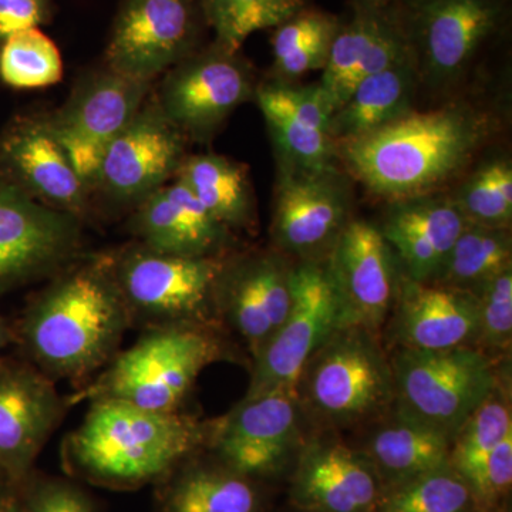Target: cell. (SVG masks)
Wrapping results in <instances>:
<instances>
[{
  "mask_svg": "<svg viewBox=\"0 0 512 512\" xmlns=\"http://www.w3.org/2000/svg\"><path fill=\"white\" fill-rule=\"evenodd\" d=\"M130 328L107 252L80 254L30 299L16 339L53 382L82 383L109 365Z\"/></svg>",
  "mask_w": 512,
  "mask_h": 512,
  "instance_id": "6da1fadb",
  "label": "cell"
},
{
  "mask_svg": "<svg viewBox=\"0 0 512 512\" xmlns=\"http://www.w3.org/2000/svg\"><path fill=\"white\" fill-rule=\"evenodd\" d=\"M487 117L464 106L410 111L373 133L339 144L353 177L390 201L427 195L473 158L488 136Z\"/></svg>",
  "mask_w": 512,
  "mask_h": 512,
  "instance_id": "7a4b0ae2",
  "label": "cell"
},
{
  "mask_svg": "<svg viewBox=\"0 0 512 512\" xmlns=\"http://www.w3.org/2000/svg\"><path fill=\"white\" fill-rule=\"evenodd\" d=\"M208 423L181 412L93 400L64 443V457L90 483L134 488L164 480L207 440Z\"/></svg>",
  "mask_w": 512,
  "mask_h": 512,
  "instance_id": "3957f363",
  "label": "cell"
},
{
  "mask_svg": "<svg viewBox=\"0 0 512 512\" xmlns=\"http://www.w3.org/2000/svg\"><path fill=\"white\" fill-rule=\"evenodd\" d=\"M143 330L131 348L117 353L96 379L66 399L67 404L121 400L153 412H181L202 370L227 355L212 326Z\"/></svg>",
  "mask_w": 512,
  "mask_h": 512,
  "instance_id": "277c9868",
  "label": "cell"
},
{
  "mask_svg": "<svg viewBox=\"0 0 512 512\" xmlns=\"http://www.w3.org/2000/svg\"><path fill=\"white\" fill-rule=\"evenodd\" d=\"M131 326H212L220 258L163 254L133 241L107 252Z\"/></svg>",
  "mask_w": 512,
  "mask_h": 512,
  "instance_id": "5b68a950",
  "label": "cell"
},
{
  "mask_svg": "<svg viewBox=\"0 0 512 512\" xmlns=\"http://www.w3.org/2000/svg\"><path fill=\"white\" fill-rule=\"evenodd\" d=\"M399 412L429 424L453 441L497 384L493 362L483 350L402 349L392 363Z\"/></svg>",
  "mask_w": 512,
  "mask_h": 512,
  "instance_id": "8992f818",
  "label": "cell"
},
{
  "mask_svg": "<svg viewBox=\"0 0 512 512\" xmlns=\"http://www.w3.org/2000/svg\"><path fill=\"white\" fill-rule=\"evenodd\" d=\"M345 328L342 302L326 264L305 261L292 269V306L281 328L254 359L245 396L295 389L312 356Z\"/></svg>",
  "mask_w": 512,
  "mask_h": 512,
  "instance_id": "52a82bcc",
  "label": "cell"
},
{
  "mask_svg": "<svg viewBox=\"0 0 512 512\" xmlns=\"http://www.w3.org/2000/svg\"><path fill=\"white\" fill-rule=\"evenodd\" d=\"M83 222L0 171V295L49 279L83 254Z\"/></svg>",
  "mask_w": 512,
  "mask_h": 512,
  "instance_id": "ba28073f",
  "label": "cell"
},
{
  "mask_svg": "<svg viewBox=\"0 0 512 512\" xmlns=\"http://www.w3.org/2000/svg\"><path fill=\"white\" fill-rule=\"evenodd\" d=\"M151 93L153 84L130 79L106 66L82 77L66 103L49 113L53 133L90 192L96 187L104 151Z\"/></svg>",
  "mask_w": 512,
  "mask_h": 512,
  "instance_id": "9c48e42d",
  "label": "cell"
},
{
  "mask_svg": "<svg viewBox=\"0 0 512 512\" xmlns=\"http://www.w3.org/2000/svg\"><path fill=\"white\" fill-rule=\"evenodd\" d=\"M303 375L309 402L336 421L372 416L394 396L392 365L365 329L338 330L312 356Z\"/></svg>",
  "mask_w": 512,
  "mask_h": 512,
  "instance_id": "30bf717a",
  "label": "cell"
},
{
  "mask_svg": "<svg viewBox=\"0 0 512 512\" xmlns=\"http://www.w3.org/2000/svg\"><path fill=\"white\" fill-rule=\"evenodd\" d=\"M255 90L247 62L214 45L168 70L153 99L185 138L207 140Z\"/></svg>",
  "mask_w": 512,
  "mask_h": 512,
  "instance_id": "8fae6325",
  "label": "cell"
},
{
  "mask_svg": "<svg viewBox=\"0 0 512 512\" xmlns=\"http://www.w3.org/2000/svg\"><path fill=\"white\" fill-rule=\"evenodd\" d=\"M187 138L165 119L153 93L134 119L104 151L93 192L114 207L133 210L174 180L183 164Z\"/></svg>",
  "mask_w": 512,
  "mask_h": 512,
  "instance_id": "7c38bea8",
  "label": "cell"
},
{
  "mask_svg": "<svg viewBox=\"0 0 512 512\" xmlns=\"http://www.w3.org/2000/svg\"><path fill=\"white\" fill-rule=\"evenodd\" d=\"M298 393L276 389L245 396L224 417L208 423L205 446L218 463L256 478L284 466L299 436Z\"/></svg>",
  "mask_w": 512,
  "mask_h": 512,
  "instance_id": "4fadbf2b",
  "label": "cell"
},
{
  "mask_svg": "<svg viewBox=\"0 0 512 512\" xmlns=\"http://www.w3.org/2000/svg\"><path fill=\"white\" fill-rule=\"evenodd\" d=\"M191 0H126L111 32L106 66L153 84L197 47Z\"/></svg>",
  "mask_w": 512,
  "mask_h": 512,
  "instance_id": "5bb4252c",
  "label": "cell"
},
{
  "mask_svg": "<svg viewBox=\"0 0 512 512\" xmlns=\"http://www.w3.org/2000/svg\"><path fill=\"white\" fill-rule=\"evenodd\" d=\"M69 409L56 383L28 360L0 356V471L20 487Z\"/></svg>",
  "mask_w": 512,
  "mask_h": 512,
  "instance_id": "9a60e30c",
  "label": "cell"
},
{
  "mask_svg": "<svg viewBox=\"0 0 512 512\" xmlns=\"http://www.w3.org/2000/svg\"><path fill=\"white\" fill-rule=\"evenodd\" d=\"M292 269L278 252H254L222 262L215 284V315L245 340L252 359L288 316Z\"/></svg>",
  "mask_w": 512,
  "mask_h": 512,
  "instance_id": "2e32d148",
  "label": "cell"
},
{
  "mask_svg": "<svg viewBox=\"0 0 512 512\" xmlns=\"http://www.w3.org/2000/svg\"><path fill=\"white\" fill-rule=\"evenodd\" d=\"M397 258L382 229L349 221L329 252L328 271L342 302L345 328L375 332L399 295Z\"/></svg>",
  "mask_w": 512,
  "mask_h": 512,
  "instance_id": "e0dca14e",
  "label": "cell"
},
{
  "mask_svg": "<svg viewBox=\"0 0 512 512\" xmlns=\"http://www.w3.org/2000/svg\"><path fill=\"white\" fill-rule=\"evenodd\" d=\"M352 10L333 40L319 83L333 113L363 79L414 55L406 8L353 0Z\"/></svg>",
  "mask_w": 512,
  "mask_h": 512,
  "instance_id": "ac0fdd59",
  "label": "cell"
},
{
  "mask_svg": "<svg viewBox=\"0 0 512 512\" xmlns=\"http://www.w3.org/2000/svg\"><path fill=\"white\" fill-rule=\"evenodd\" d=\"M0 171L47 207L82 221L87 217L92 192L73 170L49 113L28 111L6 123L0 131Z\"/></svg>",
  "mask_w": 512,
  "mask_h": 512,
  "instance_id": "d6986e66",
  "label": "cell"
},
{
  "mask_svg": "<svg viewBox=\"0 0 512 512\" xmlns=\"http://www.w3.org/2000/svg\"><path fill=\"white\" fill-rule=\"evenodd\" d=\"M414 56L424 73L450 79L500 30L504 0H426L406 8Z\"/></svg>",
  "mask_w": 512,
  "mask_h": 512,
  "instance_id": "ffe728a7",
  "label": "cell"
},
{
  "mask_svg": "<svg viewBox=\"0 0 512 512\" xmlns=\"http://www.w3.org/2000/svg\"><path fill=\"white\" fill-rule=\"evenodd\" d=\"M346 192L336 170L311 173L284 165L272 224L276 245L306 261L330 251L349 222Z\"/></svg>",
  "mask_w": 512,
  "mask_h": 512,
  "instance_id": "44dd1931",
  "label": "cell"
},
{
  "mask_svg": "<svg viewBox=\"0 0 512 512\" xmlns=\"http://www.w3.org/2000/svg\"><path fill=\"white\" fill-rule=\"evenodd\" d=\"M128 231L134 241L163 252L195 258H220L231 242V229L222 225L174 178L131 210Z\"/></svg>",
  "mask_w": 512,
  "mask_h": 512,
  "instance_id": "7402d4cb",
  "label": "cell"
},
{
  "mask_svg": "<svg viewBox=\"0 0 512 512\" xmlns=\"http://www.w3.org/2000/svg\"><path fill=\"white\" fill-rule=\"evenodd\" d=\"M379 478L367 456L335 441H313L299 458L292 500L309 512H375Z\"/></svg>",
  "mask_w": 512,
  "mask_h": 512,
  "instance_id": "603a6c76",
  "label": "cell"
},
{
  "mask_svg": "<svg viewBox=\"0 0 512 512\" xmlns=\"http://www.w3.org/2000/svg\"><path fill=\"white\" fill-rule=\"evenodd\" d=\"M254 97L285 165L311 173L335 170L336 144L329 136L333 113L318 84H264Z\"/></svg>",
  "mask_w": 512,
  "mask_h": 512,
  "instance_id": "cb8c5ba5",
  "label": "cell"
},
{
  "mask_svg": "<svg viewBox=\"0 0 512 512\" xmlns=\"http://www.w3.org/2000/svg\"><path fill=\"white\" fill-rule=\"evenodd\" d=\"M467 224L453 198L427 194L394 201L382 232L407 279L431 282Z\"/></svg>",
  "mask_w": 512,
  "mask_h": 512,
  "instance_id": "d4e9b609",
  "label": "cell"
},
{
  "mask_svg": "<svg viewBox=\"0 0 512 512\" xmlns=\"http://www.w3.org/2000/svg\"><path fill=\"white\" fill-rule=\"evenodd\" d=\"M394 306L402 349L446 350L476 343L478 302L474 293L406 279L400 282Z\"/></svg>",
  "mask_w": 512,
  "mask_h": 512,
  "instance_id": "484cf974",
  "label": "cell"
},
{
  "mask_svg": "<svg viewBox=\"0 0 512 512\" xmlns=\"http://www.w3.org/2000/svg\"><path fill=\"white\" fill-rule=\"evenodd\" d=\"M417 69L413 55L363 79L343 106L333 113L330 138L339 144L346 143L410 113Z\"/></svg>",
  "mask_w": 512,
  "mask_h": 512,
  "instance_id": "4316f807",
  "label": "cell"
},
{
  "mask_svg": "<svg viewBox=\"0 0 512 512\" xmlns=\"http://www.w3.org/2000/svg\"><path fill=\"white\" fill-rule=\"evenodd\" d=\"M190 458L161 480V512H258L259 495L251 478L220 463L211 466Z\"/></svg>",
  "mask_w": 512,
  "mask_h": 512,
  "instance_id": "83f0119b",
  "label": "cell"
},
{
  "mask_svg": "<svg viewBox=\"0 0 512 512\" xmlns=\"http://www.w3.org/2000/svg\"><path fill=\"white\" fill-rule=\"evenodd\" d=\"M450 437L402 412L377 431L369 444L370 463L393 485L450 464Z\"/></svg>",
  "mask_w": 512,
  "mask_h": 512,
  "instance_id": "f1b7e54d",
  "label": "cell"
},
{
  "mask_svg": "<svg viewBox=\"0 0 512 512\" xmlns=\"http://www.w3.org/2000/svg\"><path fill=\"white\" fill-rule=\"evenodd\" d=\"M174 178L231 231L254 225V194L241 164L218 154H194L184 158Z\"/></svg>",
  "mask_w": 512,
  "mask_h": 512,
  "instance_id": "f546056e",
  "label": "cell"
},
{
  "mask_svg": "<svg viewBox=\"0 0 512 512\" xmlns=\"http://www.w3.org/2000/svg\"><path fill=\"white\" fill-rule=\"evenodd\" d=\"M340 25L338 16L305 6L276 26L271 40L276 76L296 79L325 69Z\"/></svg>",
  "mask_w": 512,
  "mask_h": 512,
  "instance_id": "4dcf8cb0",
  "label": "cell"
},
{
  "mask_svg": "<svg viewBox=\"0 0 512 512\" xmlns=\"http://www.w3.org/2000/svg\"><path fill=\"white\" fill-rule=\"evenodd\" d=\"M511 237L505 228L467 224L431 284L474 293L511 266Z\"/></svg>",
  "mask_w": 512,
  "mask_h": 512,
  "instance_id": "1f68e13d",
  "label": "cell"
},
{
  "mask_svg": "<svg viewBox=\"0 0 512 512\" xmlns=\"http://www.w3.org/2000/svg\"><path fill=\"white\" fill-rule=\"evenodd\" d=\"M511 431L510 406L495 389L454 437L450 466L464 478L473 495L483 477L488 458Z\"/></svg>",
  "mask_w": 512,
  "mask_h": 512,
  "instance_id": "d6a6232c",
  "label": "cell"
},
{
  "mask_svg": "<svg viewBox=\"0 0 512 512\" xmlns=\"http://www.w3.org/2000/svg\"><path fill=\"white\" fill-rule=\"evenodd\" d=\"M202 15L215 33V43L239 53L249 36L275 29L306 6V0H200Z\"/></svg>",
  "mask_w": 512,
  "mask_h": 512,
  "instance_id": "836d02e7",
  "label": "cell"
},
{
  "mask_svg": "<svg viewBox=\"0 0 512 512\" xmlns=\"http://www.w3.org/2000/svg\"><path fill=\"white\" fill-rule=\"evenodd\" d=\"M63 77L59 49L39 28L23 30L0 42V80L16 90L53 86Z\"/></svg>",
  "mask_w": 512,
  "mask_h": 512,
  "instance_id": "e575fe53",
  "label": "cell"
},
{
  "mask_svg": "<svg viewBox=\"0 0 512 512\" xmlns=\"http://www.w3.org/2000/svg\"><path fill=\"white\" fill-rule=\"evenodd\" d=\"M473 491L450 464L393 485L382 494L375 512H468Z\"/></svg>",
  "mask_w": 512,
  "mask_h": 512,
  "instance_id": "d590c367",
  "label": "cell"
},
{
  "mask_svg": "<svg viewBox=\"0 0 512 512\" xmlns=\"http://www.w3.org/2000/svg\"><path fill=\"white\" fill-rule=\"evenodd\" d=\"M453 201L468 224L507 229L512 218L511 164L498 160L478 168Z\"/></svg>",
  "mask_w": 512,
  "mask_h": 512,
  "instance_id": "8d00e7d4",
  "label": "cell"
},
{
  "mask_svg": "<svg viewBox=\"0 0 512 512\" xmlns=\"http://www.w3.org/2000/svg\"><path fill=\"white\" fill-rule=\"evenodd\" d=\"M476 343L491 350L507 349L512 336V269H504L478 288Z\"/></svg>",
  "mask_w": 512,
  "mask_h": 512,
  "instance_id": "74e56055",
  "label": "cell"
},
{
  "mask_svg": "<svg viewBox=\"0 0 512 512\" xmlns=\"http://www.w3.org/2000/svg\"><path fill=\"white\" fill-rule=\"evenodd\" d=\"M20 488V512H94L92 498L79 485L63 478L45 477L30 481Z\"/></svg>",
  "mask_w": 512,
  "mask_h": 512,
  "instance_id": "f35d334b",
  "label": "cell"
},
{
  "mask_svg": "<svg viewBox=\"0 0 512 512\" xmlns=\"http://www.w3.org/2000/svg\"><path fill=\"white\" fill-rule=\"evenodd\" d=\"M512 483V431L498 443L478 484L474 498L481 504L494 503L508 493Z\"/></svg>",
  "mask_w": 512,
  "mask_h": 512,
  "instance_id": "ab89813d",
  "label": "cell"
},
{
  "mask_svg": "<svg viewBox=\"0 0 512 512\" xmlns=\"http://www.w3.org/2000/svg\"><path fill=\"white\" fill-rule=\"evenodd\" d=\"M49 18V0H0V42L6 37L37 29Z\"/></svg>",
  "mask_w": 512,
  "mask_h": 512,
  "instance_id": "60d3db41",
  "label": "cell"
},
{
  "mask_svg": "<svg viewBox=\"0 0 512 512\" xmlns=\"http://www.w3.org/2000/svg\"><path fill=\"white\" fill-rule=\"evenodd\" d=\"M15 488L10 485V488H3L0 491V512H20L19 494L16 493Z\"/></svg>",
  "mask_w": 512,
  "mask_h": 512,
  "instance_id": "b9f144b4",
  "label": "cell"
},
{
  "mask_svg": "<svg viewBox=\"0 0 512 512\" xmlns=\"http://www.w3.org/2000/svg\"><path fill=\"white\" fill-rule=\"evenodd\" d=\"M13 340L12 329L9 328L8 323L5 319L0 316V356H2L3 349L9 345Z\"/></svg>",
  "mask_w": 512,
  "mask_h": 512,
  "instance_id": "7bdbcfd3",
  "label": "cell"
},
{
  "mask_svg": "<svg viewBox=\"0 0 512 512\" xmlns=\"http://www.w3.org/2000/svg\"><path fill=\"white\" fill-rule=\"evenodd\" d=\"M375 2L380 3V5H386V6H403L404 0H375ZM404 8V6H403Z\"/></svg>",
  "mask_w": 512,
  "mask_h": 512,
  "instance_id": "ee69618b",
  "label": "cell"
},
{
  "mask_svg": "<svg viewBox=\"0 0 512 512\" xmlns=\"http://www.w3.org/2000/svg\"><path fill=\"white\" fill-rule=\"evenodd\" d=\"M421 2H426V0H404V8H413V6L419 5Z\"/></svg>",
  "mask_w": 512,
  "mask_h": 512,
  "instance_id": "f6af8a7d",
  "label": "cell"
},
{
  "mask_svg": "<svg viewBox=\"0 0 512 512\" xmlns=\"http://www.w3.org/2000/svg\"><path fill=\"white\" fill-rule=\"evenodd\" d=\"M3 483H9V481L6 480L5 474L0 471V491L3 490Z\"/></svg>",
  "mask_w": 512,
  "mask_h": 512,
  "instance_id": "bcb514c9",
  "label": "cell"
}]
</instances>
